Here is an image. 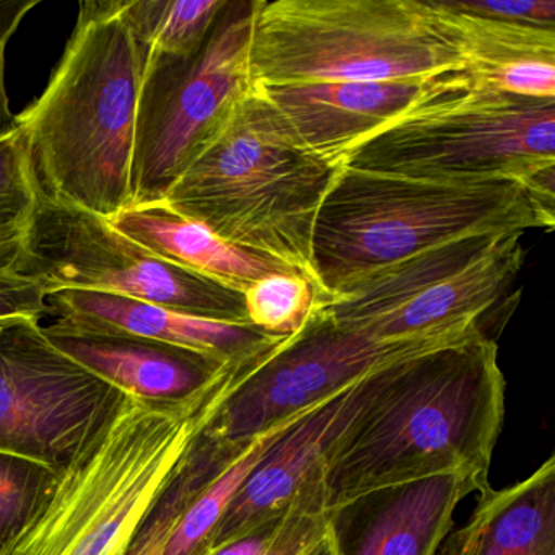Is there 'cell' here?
<instances>
[{"mask_svg":"<svg viewBox=\"0 0 555 555\" xmlns=\"http://www.w3.org/2000/svg\"><path fill=\"white\" fill-rule=\"evenodd\" d=\"M48 288L43 281L22 274H0V318L51 314Z\"/></svg>","mask_w":555,"mask_h":555,"instance_id":"obj_28","label":"cell"},{"mask_svg":"<svg viewBox=\"0 0 555 555\" xmlns=\"http://www.w3.org/2000/svg\"><path fill=\"white\" fill-rule=\"evenodd\" d=\"M378 369L311 409L272 444L220 519L210 554L295 509L323 515L327 463L372 396Z\"/></svg>","mask_w":555,"mask_h":555,"instance_id":"obj_13","label":"cell"},{"mask_svg":"<svg viewBox=\"0 0 555 555\" xmlns=\"http://www.w3.org/2000/svg\"><path fill=\"white\" fill-rule=\"evenodd\" d=\"M44 334L74 362L109 385L154 401L190 399L212 388L232 363L105 324L57 318Z\"/></svg>","mask_w":555,"mask_h":555,"instance_id":"obj_15","label":"cell"},{"mask_svg":"<svg viewBox=\"0 0 555 555\" xmlns=\"http://www.w3.org/2000/svg\"><path fill=\"white\" fill-rule=\"evenodd\" d=\"M57 318L105 324L126 333L206 353L225 363L248 359L274 343L251 324L191 317L122 295L92 291H56L47 297Z\"/></svg>","mask_w":555,"mask_h":555,"instance_id":"obj_17","label":"cell"},{"mask_svg":"<svg viewBox=\"0 0 555 555\" xmlns=\"http://www.w3.org/2000/svg\"><path fill=\"white\" fill-rule=\"evenodd\" d=\"M499 349L480 327L379 366L324 474V508L441 474L489 479L505 421Z\"/></svg>","mask_w":555,"mask_h":555,"instance_id":"obj_1","label":"cell"},{"mask_svg":"<svg viewBox=\"0 0 555 555\" xmlns=\"http://www.w3.org/2000/svg\"><path fill=\"white\" fill-rule=\"evenodd\" d=\"M40 321L0 318V453L57 473L125 391L54 347Z\"/></svg>","mask_w":555,"mask_h":555,"instance_id":"obj_12","label":"cell"},{"mask_svg":"<svg viewBox=\"0 0 555 555\" xmlns=\"http://www.w3.org/2000/svg\"><path fill=\"white\" fill-rule=\"evenodd\" d=\"M232 370L233 363L212 388L180 401L122 392L0 555H128L183 470Z\"/></svg>","mask_w":555,"mask_h":555,"instance_id":"obj_2","label":"cell"},{"mask_svg":"<svg viewBox=\"0 0 555 555\" xmlns=\"http://www.w3.org/2000/svg\"><path fill=\"white\" fill-rule=\"evenodd\" d=\"M522 233H479L379 269L326 305L337 324L378 340L438 336L480 323L525 264Z\"/></svg>","mask_w":555,"mask_h":555,"instance_id":"obj_9","label":"cell"},{"mask_svg":"<svg viewBox=\"0 0 555 555\" xmlns=\"http://www.w3.org/2000/svg\"><path fill=\"white\" fill-rule=\"evenodd\" d=\"M300 418L269 431L256 440L235 463L225 467L184 509L165 545L164 555H210L214 532L233 496L258 466L259 461L271 450L272 444Z\"/></svg>","mask_w":555,"mask_h":555,"instance_id":"obj_22","label":"cell"},{"mask_svg":"<svg viewBox=\"0 0 555 555\" xmlns=\"http://www.w3.org/2000/svg\"><path fill=\"white\" fill-rule=\"evenodd\" d=\"M344 167L412 180L516 181L528 188L555 168V100L509 95L464 70L444 74L353 147Z\"/></svg>","mask_w":555,"mask_h":555,"instance_id":"obj_7","label":"cell"},{"mask_svg":"<svg viewBox=\"0 0 555 555\" xmlns=\"http://www.w3.org/2000/svg\"><path fill=\"white\" fill-rule=\"evenodd\" d=\"M212 480L214 473L206 464L188 456L180 476L145 522L128 555H164L165 545L184 509Z\"/></svg>","mask_w":555,"mask_h":555,"instance_id":"obj_26","label":"cell"},{"mask_svg":"<svg viewBox=\"0 0 555 555\" xmlns=\"http://www.w3.org/2000/svg\"><path fill=\"white\" fill-rule=\"evenodd\" d=\"M38 204L21 128L0 135V274H18Z\"/></svg>","mask_w":555,"mask_h":555,"instance_id":"obj_23","label":"cell"},{"mask_svg":"<svg viewBox=\"0 0 555 555\" xmlns=\"http://www.w3.org/2000/svg\"><path fill=\"white\" fill-rule=\"evenodd\" d=\"M40 5V0H0V135L18 128L5 87V51L24 18Z\"/></svg>","mask_w":555,"mask_h":555,"instance_id":"obj_29","label":"cell"},{"mask_svg":"<svg viewBox=\"0 0 555 555\" xmlns=\"http://www.w3.org/2000/svg\"><path fill=\"white\" fill-rule=\"evenodd\" d=\"M307 515L311 513L295 509L284 518L259 526L255 531L217 548L210 555H274Z\"/></svg>","mask_w":555,"mask_h":555,"instance_id":"obj_30","label":"cell"},{"mask_svg":"<svg viewBox=\"0 0 555 555\" xmlns=\"http://www.w3.org/2000/svg\"><path fill=\"white\" fill-rule=\"evenodd\" d=\"M258 87L427 80L464 70L454 35L424 0L253 2Z\"/></svg>","mask_w":555,"mask_h":555,"instance_id":"obj_6","label":"cell"},{"mask_svg":"<svg viewBox=\"0 0 555 555\" xmlns=\"http://www.w3.org/2000/svg\"><path fill=\"white\" fill-rule=\"evenodd\" d=\"M434 79L295 83L259 89L308 151L333 167L344 168L353 147L404 113Z\"/></svg>","mask_w":555,"mask_h":555,"instance_id":"obj_16","label":"cell"},{"mask_svg":"<svg viewBox=\"0 0 555 555\" xmlns=\"http://www.w3.org/2000/svg\"><path fill=\"white\" fill-rule=\"evenodd\" d=\"M126 0H86L43 95L17 116L38 193L113 219L132 206L144 57Z\"/></svg>","mask_w":555,"mask_h":555,"instance_id":"obj_3","label":"cell"},{"mask_svg":"<svg viewBox=\"0 0 555 555\" xmlns=\"http://www.w3.org/2000/svg\"><path fill=\"white\" fill-rule=\"evenodd\" d=\"M451 8L480 17L532 27L555 28L554 0H515V2H457L448 0Z\"/></svg>","mask_w":555,"mask_h":555,"instance_id":"obj_27","label":"cell"},{"mask_svg":"<svg viewBox=\"0 0 555 555\" xmlns=\"http://www.w3.org/2000/svg\"><path fill=\"white\" fill-rule=\"evenodd\" d=\"M467 521L437 555H555V456L505 489H480Z\"/></svg>","mask_w":555,"mask_h":555,"instance_id":"obj_18","label":"cell"},{"mask_svg":"<svg viewBox=\"0 0 555 555\" xmlns=\"http://www.w3.org/2000/svg\"><path fill=\"white\" fill-rule=\"evenodd\" d=\"M435 4L470 79L509 95L555 100V28L480 17L438 0Z\"/></svg>","mask_w":555,"mask_h":555,"instance_id":"obj_19","label":"cell"},{"mask_svg":"<svg viewBox=\"0 0 555 555\" xmlns=\"http://www.w3.org/2000/svg\"><path fill=\"white\" fill-rule=\"evenodd\" d=\"M476 327L480 324L438 336L378 340L340 326L323 305L297 333L235 363L201 438L223 456H242L256 440L304 417L372 370Z\"/></svg>","mask_w":555,"mask_h":555,"instance_id":"obj_8","label":"cell"},{"mask_svg":"<svg viewBox=\"0 0 555 555\" xmlns=\"http://www.w3.org/2000/svg\"><path fill=\"white\" fill-rule=\"evenodd\" d=\"M300 555H334L333 545H331L326 532H324L323 538L318 539L310 547L305 548Z\"/></svg>","mask_w":555,"mask_h":555,"instance_id":"obj_32","label":"cell"},{"mask_svg":"<svg viewBox=\"0 0 555 555\" xmlns=\"http://www.w3.org/2000/svg\"><path fill=\"white\" fill-rule=\"evenodd\" d=\"M489 483L453 473L360 493L323 512L334 555H437L457 505Z\"/></svg>","mask_w":555,"mask_h":555,"instance_id":"obj_14","label":"cell"},{"mask_svg":"<svg viewBox=\"0 0 555 555\" xmlns=\"http://www.w3.org/2000/svg\"><path fill=\"white\" fill-rule=\"evenodd\" d=\"M516 181L412 180L344 167L324 196L313 235L318 281L333 300L379 269L479 233L554 229Z\"/></svg>","mask_w":555,"mask_h":555,"instance_id":"obj_5","label":"cell"},{"mask_svg":"<svg viewBox=\"0 0 555 555\" xmlns=\"http://www.w3.org/2000/svg\"><path fill=\"white\" fill-rule=\"evenodd\" d=\"M253 2H229L193 56L144 63L132 206L158 203L255 89L249 69Z\"/></svg>","mask_w":555,"mask_h":555,"instance_id":"obj_10","label":"cell"},{"mask_svg":"<svg viewBox=\"0 0 555 555\" xmlns=\"http://www.w3.org/2000/svg\"><path fill=\"white\" fill-rule=\"evenodd\" d=\"M324 532H326V526H324L323 516H304L295 531L292 532L291 538L281 545V548L274 555H300L305 548L310 547L313 542L323 538Z\"/></svg>","mask_w":555,"mask_h":555,"instance_id":"obj_31","label":"cell"},{"mask_svg":"<svg viewBox=\"0 0 555 555\" xmlns=\"http://www.w3.org/2000/svg\"><path fill=\"white\" fill-rule=\"evenodd\" d=\"M18 274L56 291H92L191 317L249 324L245 298L181 268L116 230L105 217L38 193Z\"/></svg>","mask_w":555,"mask_h":555,"instance_id":"obj_11","label":"cell"},{"mask_svg":"<svg viewBox=\"0 0 555 555\" xmlns=\"http://www.w3.org/2000/svg\"><path fill=\"white\" fill-rule=\"evenodd\" d=\"M53 477L43 464L0 453V551L34 515Z\"/></svg>","mask_w":555,"mask_h":555,"instance_id":"obj_25","label":"cell"},{"mask_svg":"<svg viewBox=\"0 0 555 555\" xmlns=\"http://www.w3.org/2000/svg\"><path fill=\"white\" fill-rule=\"evenodd\" d=\"M249 324L268 336L297 333L314 310L331 298L301 274H275L261 279L243 292Z\"/></svg>","mask_w":555,"mask_h":555,"instance_id":"obj_24","label":"cell"},{"mask_svg":"<svg viewBox=\"0 0 555 555\" xmlns=\"http://www.w3.org/2000/svg\"><path fill=\"white\" fill-rule=\"evenodd\" d=\"M227 4V0H126L125 12L147 63L193 56Z\"/></svg>","mask_w":555,"mask_h":555,"instance_id":"obj_21","label":"cell"},{"mask_svg":"<svg viewBox=\"0 0 555 555\" xmlns=\"http://www.w3.org/2000/svg\"><path fill=\"white\" fill-rule=\"evenodd\" d=\"M340 170L308 151L255 86L164 203L232 245L291 266L321 288L314 225Z\"/></svg>","mask_w":555,"mask_h":555,"instance_id":"obj_4","label":"cell"},{"mask_svg":"<svg viewBox=\"0 0 555 555\" xmlns=\"http://www.w3.org/2000/svg\"><path fill=\"white\" fill-rule=\"evenodd\" d=\"M109 223L162 258L240 294L269 275L300 274L278 259L225 242L164 201L128 207Z\"/></svg>","mask_w":555,"mask_h":555,"instance_id":"obj_20","label":"cell"}]
</instances>
